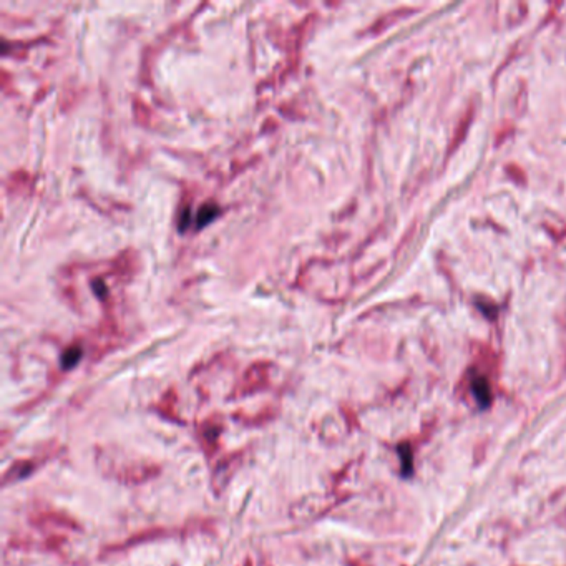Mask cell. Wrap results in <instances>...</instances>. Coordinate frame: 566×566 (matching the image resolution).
<instances>
[{"label": "cell", "instance_id": "6da1fadb", "mask_svg": "<svg viewBox=\"0 0 566 566\" xmlns=\"http://www.w3.org/2000/svg\"><path fill=\"white\" fill-rule=\"evenodd\" d=\"M95 467L105 478L125 487L143 485L162 473V467L153 460L112 445L95 447Z\"/></svg>", "mask_w": 566, "mask_h": 566}, {"label": "cell", "instance_id": "7a4b0ae2", "mask_svg": "<svg viewBox=\"0 0 566 566\" xmlns=\"http://www.w3.org/2000/svg\"><path fill=\"white\" fill-rule=\"evenodd\" d=\"M243 460H244V450H237L232 452L230 455L223 456V459L214 465L211 473V488L216 495H219V493L225 490L231 478L235 477L236 470L241 467Z\"/></svg>", "mask_w": 566, "mask_h": 566}, {"label": "cell", "instance_id": "3957f363", "mask_svg": "<svg viewBox=\"0 0 566 566\" xmlns=\"http://www.w3.org/2000/svg\"><path fill=\"white\" fill-rule=\"evenodd\" d=\"M223 428H225V423L219 415H209L198 426L199 445L209 459L219 450V438H221Z\"/></svg>", "mask_w": 566, "mask_h": 566}, {"label": "cell", "instance_id": "277c9868", "mask_svg": "<svg viewBox=\"0 0 566 566\" xmlns=\"http://www.w3.org/2000/svg\"><path fill=\"white\" fill-rule=\"evenodd\" d=\"M45 456H29V459H17L13 460L6 472H4L2 477V485L8 487L13 485V483L25 480L30 475L35 473V470L39 467H42V463L45 462Z\"/></svg>", "mask_w": 566, "mask_h": 566}, {"label": "cell", "instance_id": "5b68a950", "mask_svg": "<svg viewBox=\"0 0 566 566\" xmlns=\"http://www.w3.org/2000/svg\"><path fill=\"white\" fill-rule=\"evenodd\" d=\"M32 522L35 525H44V527H62L68 529H75V532H80L81 527L75 522L72 517H68L65 513H60V511H42L37 517H32Z\"/></svg>", "mask_w": 566, "mask_h": 566}, {"label": "cell", "instance_id": "8992f818", "mask_svg": "<svg viewBox=\"0 0 566 566\" xmlns=\"http://www.w3.org/2000/svg\"><path fill=\"white\" fill-rule=\"evenodd\" d=\"M81 357V349L80 347H70V349H67L65 353L62 355V367L63 369H72L75 367L77 362H79Z\"/></svg>", "mask_w": 566, "mask_h": 566}, {"label": "cell", "instance_id": "52a82bcc", "mask_svg": "<svg viewBox=\"0 0 566 566\" xmlns=\"http://www.w3.org/2000/svg\"><path fill=\"white\" fill-rule=\"evenodd\" d=\"M216 211H218L216 206H213V204H206V206L201 209L198 214V226L201 228V226L208 225V223L211 221L214 216H216Z\"/></svg>", "mask_w": 566, "mask_h": 566}]
</instances>
